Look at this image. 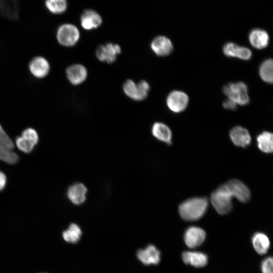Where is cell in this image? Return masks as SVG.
<instances>
[{
  "instance_id": "obj_8",
  "label": "cell",
  "mask_w": 273,
  "mask_h": 273,
  "mask_svg": "<svg viewBox=\"0 0 273 273\" xmlns=\"http://www.w3.org/2000/svg\"><path fill=\"white\" fill-rule=\"evenodd\" d=\"M121 52L119 45L107 43L98 47L96 51V56L100 61L111 64L116 61L117 55Z\"/></svg>"
},
{
  "instance_id": "obj_9",
  "label": "cell",
  "mask_w": 273,
  "mask_h": 273,
  "mask_svg": "<svg viewBox=\"0 0 273 273\" xmlns=\"http://www.w3.org/2000/svg\"><path fill=\"white\" fill-rule=\"evenodd\" d=\"M189 103V97L184 92L173 90L170 92L166 99V105L170 110L174 113L184 111Z\"/></svg>"
},
{
  "instance_id": "obj_14",
  "label": "cell",
  "mask_w": 273,
  "mask_h": 273,
  "mask_svg": "<svg viewBox=\"0 0 273 273\" xmlns=\"http://www.w3.org/2000/svg\"><path fill=\"white\" fill-rule=\"evenodd\" d=\"M139 260L145 265L157 264L160 261V252L154 245H149L136 253Z\"/></svg>"
},
{
  "instance_id": "obj_17",
  "label": "cell",
  "mask_w": 273,
  "mask_h": 273,
  "mask_svg": "<svg viewBox=\"0 0 273 273\" xmlns=\"http://www.w3.org/2000/svg\"><path fill=\"white\" fill-rule=\"evenodd\" d=\"M102 23L101 16L96 11L87 10L80 17V24L85 30H90L99 27Z\"/></svg>"
},
{
  "instance_id": "obj_26",
  "label": "cell",
  "mask_w": 273,
  "mask_h": 273,
  "mask_svg": "<svg viewBox=\"0 0 273 273\" xmlns=\"http://www.w3.org/2000/svg\"><path fill=\"white\" fill-rule=\"evenodd\" d=\"M44 4L47 9L53 14H61L67 8L66 0H45Z\"/></svg>"
},
{
  "instance_id": "obj_27",
  "label": "cell",
  "mask_w": 273,
  "mask_h": 273,
  "mask_svg": "<svg viewBox=\"0 0 273 273\" xmlns=\"http://www.w3.org/2000/svg\"><path fill=\"white\" fill-rule=\"evenodd\" d=\"M272 60L268 59L262 62L259 68L260 76L264 81L267 83L272 82Z\"/></svg>"
},
{
  "instance_id": "obj_21",
  "label": "cell",
  "mask_w": 273,
  "mask_h": 273,
  "mask_svg": "<svg viewBox=\"0 0 273 273\" xmlns=\"http://www.w3.org/2000/svg\"><path fill=\"white\" fill-rule=\"evenodd\" d=\"M151 133L157 140L167 144H171L172 132L165 123L155 122L151 128Z\"/></svg>"
},
{
  "instance_id": "obj_13",
  "label": "cell",
  "mask_w": 273,
  "mask_h": 273,
  "mask_svg": "<svg viewBox=\"0 0 273 273\" xmlns=\"http://www.w3.org/2000/svg\"><path fill=\"white\" fill-rule=\"evenodd\" d=\"M206 233L204 230L197 226H191L187 229L184 234L186 245L190 248L200 246L205 240Z\"/></svg>"
},
{
  "instance_id": "obj_22",
  "label": "cell",
  "mask_w": 273,
  "mask_h": 273,
  "mask_svg": "<svg viewBox=\"0 0 273 273\" xmlns=\"http://www.w3.org/2000/svg\"><path fill=\"white\" fill-rule=\"evenodd\" d=\"M182 259L187 264H190L196 267L205 266L208 262L206 254L197 251H185L182 254Z\"/></svg>"
},
{
  "instance_id": "obj_20",
  "label": "cell",
  "mask_w": 273,
  "mask_h": 273,
  "mask_svg": "<svg viewBox=\"0 0 273 273\" xmlns=\"http://www.w3.org/2000/svg\"><path fill=\"white\" fill-rule=\"evenodd\" d=\"M269 40V37L267 32L261 29H253L249 35V40L251 44L259 50L266 47L268 44Z\"/></svg>"
},
{
  "instance_id": "obj_11",
  "label": "cell",
  "mask_w": 273,
  "mask_h": 273,
  "mask_svg": "<svg viewBox=\"0 0 273 273\" xmlns=\"http://www.w3.org/2000/svg\"><path fill=\"white\" fill-rule=\"evenodd\" d=\"M87 191V188L84 184L76 183L68 188L67 196L72 204L80 205L86 201Z\"/></svg>"
},
{
  "instance_id": "obj_16",
  "label": "cell",
  "mask_w": 273,
  "mask_h": 273,
  "mask_svg": "<svg viewBox=\"0 0 273 273\" xmlns=\"http://www.w3.org/2000/svg\"><path fill=\"white\" fill-rule=\"evenodd\" d=\"M31 73L35 77L41 78L46 76L50 69L49 62L42 57H36L32 59L29 65Z\"/></svg>"
},
{
  "instance_id": "obj_1",
  "label": "cell",
  "mask_w": 273,
  "mask_h": 273,
  "mask_svg": "<svg viewBox=\"0 0 273 273\" xmlns=\"http://www.w3.org/2000/svg\"><path fill=\"white\" fill-rule=\"evenodd\" d=\"M208 205V200L206 198H192L179 205L178 212L181 217L184 220H197L203 216Z\"/></svg>"
},
{
  "instance_id": "obj_19",
  "label": "cell",
  "mask_w": 273,
  "mask_h": 273,
  "mask_svg": "<svg viewBox=\"0 0 273 273\" xmlns=\"http://www.w3.org/2000/svg\"><path fill=\"white\" fill-rule=\"evenodd\" d=\"M230 136L233 143L237 146L245 147L251 142V136L249 131L241 126L234 127L230 132Z\"/></svg>"
},
{
  "instance_id": "obj_5",
  "label": "cell",
  "mask_w": 273,
  "mask_h": 273,
  "mask_svg": "<svg viewBox=\"0 0 273 273\" xmlns=\"http://www.w3.org/2000/svg\"><path fill=\"white\" fill-rule=\"evenodd\" d=\"M56 36L60 44L70 47L74 46L77 43L80 38V32L76 26L70 23H65L58 28Z\"/></svg>"
},
{
  "instance_id": "obj_15",
  "label": "cell",
  "mask_w": 273,
  "mask_h": 273,
  "mask_svg": "<svg viewBox=\"0 0 273 273\" xmlns=\"http://www.w3.org/2000/svg\"><path fill=\"white\" fill-rule=\"evenodd\" d=\"M233 197L240 202L245 203L248 201L250 198V192L249 188L242 181L237 179H231L225 183Z\"/></svg>"
},
{
  "instance_id": "obj_7",
  "label": "cell",
  "mask_w": 273,
  "mask_h": 273,
  "mask_svg": "<svg viewBox=\"0 0 273 273\" xmlns=\"http://www.w3.org/2000/svg\"><path fill=\"white\" fill-rule=\"evenodd\" d=\"M38 135L36 131L32 128H27L24 130L20 136L17 138L16 144L18 148L25 153H30L38 142Z\"/></svg>"
},
{
  "instance_id": "obj_24",
  "label": "cell",
  "mask_w": 273,
  "mask_h": 273,
  "mask_svg": "<svg viewBox=\"0 0 273 273\" xmlns=\"http://www.w3.org/2000/svg\"><path fill=\"white\" fill-rule=\"evenodd\" d=\"M258 148L265 153H271L273 151V135L268 131H263L257 138Z\"/></svg>"
},
{
  "instance_id": "obj_29",
  "label": "cell",
  "mask_w": 273,
  "mask_h": 273,
  "mask_svg": "<svg viewBox=\"0 0 273 273\" xmlns=\"http://www.w3.org/2000/svg\"><path fill=\"white\" fill-rule=\"evenodd\" d=\"M273 260L271 257L266 258L261 263V271L262 273H273Z\"/></svg>"
},
{
  "instance_id": "obj_28",
  "label": "cell",
  "mask_w": 273,
  "mask_h": 273,
  "mask_svg": "<svg viewBox=\"0 0 273 273\" xmlns=\"http://www.w3.org/2000/svg\"><path fill=\"white\" fill-rule=\"evenodd\" d=\"M239 46L233 42H228L223 47L224 54L229 57H237Z\"/></svg>"
},
{
  "instance_id": "obj_32",
  "label": "cell",
  "mask_w": 273,
  "mask_h": 273,
  "mask_svg": "<svg viewBox=\"0 0 273 273\" xmlns=\"http://www.w3.org/2000/svg\"><path fill=\"white\" fill-rule=\"evenodd\" d=\"M7 177L6 175L0 171V191L3 190L6 186Z\"/></svg>"
},
{
  "instance_id": "obj_10",
  "label": "cell",
  "mask_w": 273,
  "mask_h": 273,
  "mask_svg": "<svg viewBox=\"0 0 273 273\" xmlns=\"http://www.w3.org/2000/svg\"><path fill=\"white\" fill-rule=\"evenodd\" d=\"M66 73L69 82L74 85L84 82L88 75L86 68L81 64H74L68 66L66 70Z\"/></svg>"
},
{
  "instance_id": "obj_2",
  "label": "cell",
  "mask_w": 273,
  "mask_h": 273,
  "mask_svg": "<svg viewBox=\"0 0 273 273\" xmlns=\"http://www.w3.org/2000/svg\"><path fill=\"white\" fill-rule=\"evenodd\" d=\"M234 197L226 184H223L216 189L211 195V203L219 214H225L233 208L232 199Z\"/></svg>"
},
{
  "instance_id": "obj_31",
  "label": "cell",
  "mask_w": 273,
  "mask_h": 273,
  "mask_svg": "<svg viewBox=\"0 0 273 273\" xmlns=\"http://www.w3.org/2000/svg\"><path fill=\"white\" fill-rule=\"evenodd\" d=\"M222 105L225 109L229 110H235L237 107V104L229 99L225 101Z\"/></svg>"
},
{
  "instance_id": "obj_3",
  "label": "cell",
  "mask_w": 273,
  "mask_h": 273,
  "mask_svg": "<svg viewBox=\"0 0 273 273\" xmlns=\"http://www.w3.org/2000/svg\"><path fill=\"white\" fill-rule=\"evenodd\" d=\"M150 86L149 83L141 80L135 83L130 79H127L123 84V90L124 94L129 98L135 101H141L145 100L150 91Z\"/></svg>"
},
{
  "instance_id": "obj_30",
  "label": "cell",
  "mask_w": 273,
  "mask_h": 273,
  "mask_svg": "<svg viewBox=\"0 0 273 273\" xmlns=\"http://www.w3.org/2000/svg\"><path fill=\"white\" fill-rule=\"evenodd\" d=\"M251 51L248 48L239 46L237 58L244 60H248L251 58Z\"/></svg>"
},
{
  "instance_id": "obj_23",
  "label": "cell",
  "mask_w": 273,
  "mask_h": 273,
  "mask_svg": "<svg viewBox=\"0 0 273 273\" xmlns=\"http://www.w3.org/2000/svg\"><path fill=\"white\" fill-rule=\"evenodd\" d=\"M253 248L259 254H265L270 246V241L267 236L262 233H255L252 239Z\"/></svg>"
},
{
  "instance_id": "obj_12",
  "label": "cell",
  "mask_w": 273,
  "mask_h": 273,
  "mask_svg": "<svg viewBox=\"0 0 273 273\" xmlns=\"http://www.w3.org/2000/svg\"><path fill=\"white\" fill-rule=\"evenodd\" d=\"M150 48L153 53L159 57L169 55L173 49L171 41L168 37L163 35L155 37L150 43Z\"/></svg>"
},
{
  "instance_id": "obj_25",
  "label": "cell",
  "mask_w": 273,
  "mask_h": 273,
  "mask_svg": "<svg viewBox=\"0 0 273 273\" xmlns=\"http://www.w3.org/2000/svg\"><path fill=\"white\" fill-rule=\"evenodd\" d=\"M63 237L65 241L71 243L77 242L81 235L82 231L80 228L77 224L71 223L68 228L63 232Z\"/></svg>"
},
{
  "instance_id": "obj_18",
  "label": "cell",
  "mask_w": 273,
  "mask_h": 273,
  "mask_svg": "<svg viewBox=\"0 0 273 273\" xmlns=\"http://www.w3.org/2000/svg\"><path fill=\"white\" fill-rule=\"evenodd\" d=\"M19 0H0V13L10 20L18 19L19 14Z\"/></svg>"
},
{
  "instance_id": "obj_4",
  "label": "cell",
  "mask_w": 273,
  "mask_h": 273,
  "mask_svg": "<svg viewBox=\"0 0 273 273\" xmlns=\"http://www.w3.org/2000/svg\"><path fill=\"white\" fill-rule=\"evenodd\" d=\"M223 92L237 105H246L249 102L248 87L244 82L229 83L223 87Z\"/></svg>"
},
{
  "instance_id": "obj_6",
  "label": "cell",
  "mask_w": 273,
  "mask_h": 273,
  "mask_svg": "<svg viewBox=\"0 0 273 273\" xmlns=\"http://www.w3.org/2000/svg\"><path fill=\"white\" fill-rule=\"evenodd\" d=\"M14 143L0 124V160L9 164H15L18 155L13 151Z\"/></svg>"
}]
</instances>
